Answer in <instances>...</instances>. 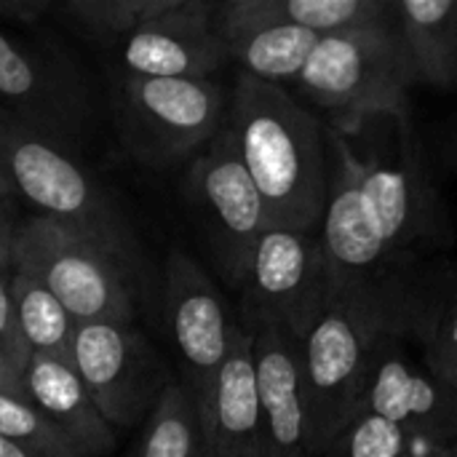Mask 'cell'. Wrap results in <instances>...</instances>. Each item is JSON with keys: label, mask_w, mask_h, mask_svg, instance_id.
Instances as JSON below:
<instances>
[{"label": "cell", "mask_w": 457, "mask_h": 457, "mask_svg": "<svg viewBox=\"0 0 457 457\" xmlns=\"http://www.w3.org/2000/svg\"><path fill=\"white\" fill-rule=\"evenodd\" d=\"M11 198H13V193H11L8 182L3 179V174H0V204H8Z\"/></svg>", "instance_id": "cell-33"}, {"label": "cell", "mask_w": 457, "mask_h": 457, "mask_svg": "<svg viewBox=\"0 0 457 457\" xmlns=\"http://www.w3.org/2000/svg\"><path fill=\"white\" fill-rule=\"evenodd\" d=\"M137 457H214L193 399L171 383L150 412Z\"/></svg>", "instance_id": "cell-24"}, {"label": "cell", "mask_w": 457, "mask_h": 457, "mask_svg": "<svg viewBox=\"0 0 457 457\" xmlns=\"http://www.w3.org/2000/svg\"><path fill=\"white\" fill-rule=\"evenodd\" d=\"M11 300L19 321V332L29 353H48L72 359L75 321L62 303L32 273L11 268Z\"/></svg>", "instance_id": "cell-22"}, {"label": "cell", "mask_w": 457, "mask_h": 457, "mask_svg": "<svg viewBox=\"0 0 457 457\" xmlns=\"http://www.w3.org/2000/svg\"><path fill=\"white\" fill-rule=\"evenodd\" d=\"M187 198L206 233L220 276L241 289L252 252L270 228V220L228 123L193 161Z\"/></svg>", "instance_id": "cell-9"}, {"label": "cell", "mask_w": 457, "mask_h": 457, "mask_svg": "<svg viewBox=\"0 0 457 457\" xmlns=\"http://www.w3.org/2000/svg\"><path fill=\"white\" fill-rule=\"evenodd\" d=\"M204 434L214 457H260V396L252 335L241 327L214 380Z\"/></svg>", "instance_id": "cell-18"}, {"label": "cell", "mask_w": 457, "mask_h": 457, "mask_svg": "<svg viewBox=\"0 0 457 457\" xmlns=\"http://www.w3.org/2000/svg\"><path fill=\"white\" fill-rule=\"evenodd\" d=\"M329 292L319 228H268L238 289V327L246 332L273 327L300 343L321 316Z\"/></svg>", "instance_id": "cell-8"}, {"label": "cell", "mask_w": 457, "mask_h": 457, "mask_svg": "<svg viewBox=\"0 0 457 457\" xmlns=\"http://www.w3.org/2000/svg\"><path fill=\"white\" fill-rule=\"evenodd\" d=\"M0 391L8 394V396H16V399H27L21 372L8 361V356H5L3 351H0ZM27 402H29V399H27Z\"/></svg>", "instance_id": "cell-29"}, {"label": "cell", "mask_w": 457, "mask_h": 457, "mask_svg": "<svg viewBox=\"0 0 457 457\" xmlns=\"http://www.w3.org/2000/svg\"><path fill=\"white\" fill-rule=\"evenodd\" d=\"M391 24L420 86H457V0H391Z\"/></svg>", "instance_id": "cell-20"}, {"label": "cell", "mask_w": 457, "mask_h": 457, "mask_svg": "<svg viewBox=\"0 0 457 457\" xmlns=\"http://www.w3.org/2000/svg\"><path fill=\"white\" fill-rule=\"evenodd\" d=\"M179 0H59L54 13L80 37L96 43H118L169 13Z\"/></svg>", "instance_id": "cell-23"}, {"label": "cell", "mask_w": 457, "mask_h": 457, "mask_svg": "<svg viewBox=\"0 0 457 457\" xmlns=\"http://www.w3.org/2000/svg\"><path fill=\"white\" fill-rule=\"evenodd\" d=\"M0 351L24 375V367L29 361V348L24 345V337L19 332V321L11 300V270L0 273Z\"/></svg>", "instance_id": "cell-27"}, {"label": "cell", "mask_w": 457, "mask_h": 457, "mask_svg": "<svg viewBox=\"0 0 457 457\" xmlns=\"http://www.w3.org/2000/svg\"><path fill=\"white\" fill-rule=\"evenodd\" d=\"M319 40L321 35L303 27L270 24L225 37V46L230 51V62H236L244 75L287 88V83L297 80Z\"/></svg>", "instance_id": "cell-21"}, {"label": "cell", "mask_w": 457, "mask_h": 457, "mask_svg": "<svg viewBox=\"0 0 457 457\" xmlns=\"http://www.w3.org/2000/svg\"><path fill=\"white\" fill-rule=\"evenodd\" d=\"M0 174L37 217L62 222L129 265L131 238L112 198L70 153L0 110Z\"/></svg>", "instance_id": "cell-4"}, {"label": "cell", "mask_w": 457, "mask_h": 457, "mask_svg": "<svg viewBox=\"0 0 457 457\" xmlns=\"http://www.w3.org/2000/svg\"><path fill=\"white\" fill-rule=\"evenodd\" d=\"M386 324L367 308L329 292L321 316L297 343L311 455L321 453L359 415L372 356Z\"/></svg>", "instance_id": "cell-5"}, {"label": "cell", "mask_w": 457, "mask_h": 457, "mask_svg": "<svg viewBox=\"0 0 457 457\" xmlns=\"http://www.w3.org/2000/svg\"><path fill=\"white\" fill-rule=\"evenodd\" d=\"M359 412H372L412 439L457 445V391L439 380L396 329H383Z\"/></svg>", "instance_id": "cell-12"}, {"label": "cell", "mask_w": 457, "mask_h": 457, "mask_svg": "<svg viewBox=\"0 0 457 457\" xmlns=\"http://www.w3.org/2000/svg\"><path fill=\"white\" fill-rule=\"evenodd\" d=\"M292 86L327 126H353L380 112H410L418 78L388 19L321 35Z\"/></svg>", "instance_id": "cell-3"}, {"label": "cell", "mask_w": 457, "mask_h": 457, "mask_svg": "<svg viewBox=\"0 0 457 457\" xmlns=\"http://www.w3.org/2000/svg\"><path fill=\"white\" fill-rule=\"evenodd\" d=\"M249 335L260 396V457H313L297 340L273 327Z\"/></svg>", "instance_id": "cell-15"}, {"label": "cell", "mask_w": 457, "mask_h": 457, "mask_svg": "<svg viewBox=\"0 0 457 457\" xmlns=\"http://www.w3.org/2000/svg\"><path fill=\"white\" fill-rule=\"evenodd\" d=\"M407 457H457V445H434V442L415 439L412 453Z\"/></svg>", "instance_id": "cell-31"}, {"label": "cell", "mask_w": 457, "mask_h": 457, "mask_svg": "<svg viewBox=\"0 0 457 457\" xmlns=\"http://www.w3.org/2000/svg\"><path fill=\"white\" fill-rule=\"evenodd\" d=\"M455 153H457V150H455Z\"/></svg>", "instance_id": "cell-35"}, {"label": "cell", "mask_w": 457, "mask_h": 457, "mask_svg": "<svg viewBox=\"0 0 457 457\" xmlns=\"http://www.w3.org/2000/svg\"><path fill=\"white\" fill-rule=\"evenodd\" d=\"M163 308L182 370V388L206 423L214 380L230 353L238 321L228 316L225 300L209 273L185 252H171L163 270Z\"/></svg>", "instance_id": "cell-10"}, {"label": "cell", "mask_w": 457, "mask_h": 457, "mask_svg": "<svg viewBox=\"0 0 457 457\" xmlns=\"http://www.w3.org/2000/svg\"><path fill=\"white\" fill-rule=\"evenodd\" d=\"M329 195L319 225L332 292L394 329L410 281L453 244L410 112L327 126Z\"/></svg>", "instance_id": "cell-1"}, {"label": "cell", "mask_w": 457, "mask_h": 457, "mask_svg": "<svg viewBox=\"0 0 457 457\" xmlns=\"http://www.w3.org/2000/svg\"><path fill=\"white\" fill-rule=\"evenodd\" d=\"M8 204H0V270H11V252H13V236L16 228L8 217Z\"/></svg>", "instance_id": "cell-30"}, {"label": "cell", "mask_w": 457, "mask_h": 457, "mask_svg": "<svg viewBox=\"0 0 457 457\" xmlns=\"http://www.w3.org/2000/svg\"><path fill=\"white\" fill-rule=\"evenodd\" d=\"M70 356L91 402L112 428L137 426L171 386L131 324H78Z\"/></svg>", "instance_id": "cell-11"}, {"label": "cell", "mask_w": 457, "mask_h": 457, "mask_svg": "<svg viewBox=\"0 0 457 457\" xmlns=\"http://www.w3.org/2000/svg\"><path fill=\"white\" fill-rule=\"evenodd\" d=\"M394 329L412 343L439 380L457 391V257H436L410 281Z\"/></svg>", "instance_id": "cell-16"}, {"label": "cell", "mask_w": 457, "mask_h": 457, "mask_svg": "<svg viewBox=\"0 0 457 457\" xmlns=\"http://www.w3.org/2000/svg\"><path fill=\"white\" fill-rule=\"evenodd\" d=\"M388 19L391 0H225L214 3L212 13V24L222 40L270 24H292L316 35H332Z\"/></svg>", "instance_id": "cell-19"}, {"label": "cell", "mask_w": 457, "mask_h": 457, "mask_svg": "<svg viewBox=\"0 0 457 457\" xmlns=\"http://www.w3.org/2000/svg\"><path fill=\"white\" fill-rule=\"evenodd\" d=\"M212 13L214 3L209 0H179L169 13L118 40L120 72L142 78H212V72L230 62Z\"/></svg>", "instance_id": "cell-14"}, {"label": "cell", "mask_w": 457, "mask_h": 457, "mask_svg": "<svg viewBox=\"0 0 457 457\" xmlns=\"http://www.w3.org/2000/svg\"><path fill=\"white\" fill-rule=\"evenodd\" d=\"M11 268L43 281L75 324L134 321L126 262L62 222L32 217L16 228Z\"/></svg>", "instance_id": "cell-6"}, {"label": "cell", "mask_w": 457, "mask_h": 457, "mask_svg": "<svg viewBox=\"0 0 457 457\" xmlns=\"http://www.w3.org/2000/svg\"><path fill=\"white\" fill-rule=\"evenodd\" d=\"M225 123L268 209L270 228L316 230L329 195L324 120L289 88L241 72Z\"/></svg>", "instance_id": "cell-2"}, {"label": "cell", "mask_w": 457, "mask_h": 457, "mask_svg": "<svg viewBox=\"0 0 457 457\" xmlns=\"http://www.w3.org/2000/svg\"><path fill=\"white\" fill-rule=\"evenodd\" d=\"M46 13H54V0H0V21L37 24Z\"/></svg>", "instance_id": "cell-28"}, {"label": "cell", "mask_w": 457, "mask_h": 457, "mask_svg": "<svg viewBox=\"0 0 457 457\" xmlns=\"http://www.w3.org/2000/svg\"><path fill=\"white\" fill-rule=\"evenodd\" d=\"M0 436L35 457H80L75 447L54 428L40 410L27 399H16L0 391Z\"/></svg>", "instance_id": "cell-25"}, {"label": "cell", "mask_w": 457, "mask_h": 457, "mask_svg": "<svg viewBox=\"0 0 457 457\" xmlns=\"http://www.w3.org/2000/svg\"><path fill=\"white\" fill-rule=\"evenodd\" d=\"M0 110L64 147L86 129L88 94L64 56L43 54L0 32Z\"/></svg>", "instance_id": "cell-13"}, {"label": "cell", "mask_w": 457, "mask_h": 457, "mask_svg": "<svg viewBox=\"0 0 457 457\" xmlns=\"http://www.w3.org/2000/svg\"><path fill=\"white\" fill-rule=\"evenodd\" d=\"M24 391L35 410L64 434L80 457H102L115 447V428L91 402L72 359L29 353Z\"/></svg>", "instance_id": "cell-17"}, {"label": "cell", "mask_w": 457, "mask_h": 457, "mask_svg": "<svg viewBox=\"0 0 457 457\" xmlns=\"http://www.w3.org/2000/svg\"><path fill=\"white\" fill-rule=\"evenodd\" d=\"M0 457H35V455L24 453L21 447H16V445H11L8 439H3V436H0Z\"/></svg>", "instance_id": "cell-32"}, {"label": "cell", "mask_w": 457, "mask_h": 457, "mask_svg": "<svg viewBox=\"0 0 457 457\" xmlns=\"http://www.w3.org/2000/svg\"><path fill=\"white\" fill-rule=\"evenodd\" d=\"M115 115L126 147L147 166L166 169L204 150L228 120V99L212 78L115 75Z\"/></svg>", "instance_id": "cell-7"}, {"label": "cell", "mask_w": 457, "mask_h": 457, "mask_svg": "<svg viewBox=\"0 0 457 457\" xmlns=\"http://www.w3.org/2000/svg\"><path fill=\"white\" fill-rule=\"evenodd\" d=\"M412 436L388 420L359 412L321 453V457H407L412 453Z\"/></svg>", "instance_id": "cell-26"}, {"label": "cell", "mask_w": 457, "mask_h": 457, "mask_svg": "<svg viewBox=\"0 0 457 457\" xmlns=\"http://www.w3.org/2000/svg\"><path fill=\"white\" fill-rule=\"evenodd\" d=\"M0 273H3V270H0Z\"/></svg>", "instance_id": "cell-34"}]
</instances>
